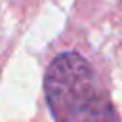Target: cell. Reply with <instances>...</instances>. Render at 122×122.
Segmentation results:
<instances>
[{"label": "cell", "instance_id": "cell-1", "mask_svg": "<svg viewBox=\"0 0 122 122\" xmlns=\"http://www.w3.org/2000/svg\"><path fill=\"white\" fill-rule=\"evenodd\" d=\"M44 92L55 122H120L109 93L80 53L67 51L50 63Z\"/></svg>", "mask_w": 122, "mask_h": 122}]
</instances>
